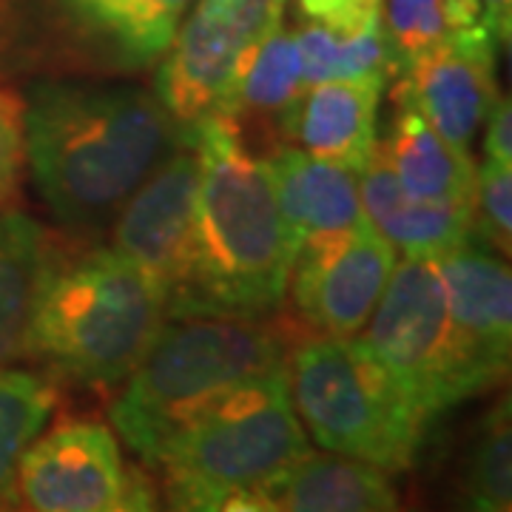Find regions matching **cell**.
<instances>
[{
  "mask_svg": "<svg viewBox=\"0 0 512 512\" xmlns=\"http://www.w3.org/2000/svg\"><path fill=\"white\" fill-rule=\"evenodd\" d=\"M495 40H461L413 57L399 69L396 100L419 111L450 146L470 151L495 106Z\"/></svg>",
  "mask_w": 512,
  "mask_h": 512,
  "instance_id": "7c38bea8",
  "label": "cell"
},
{
  "mask_svg": "<svg viewBox=\"0 0 512 512\" xmlns=\"http://www.w3.org/2000/svg\"><path fill=\"white\" fill-rule=\"evenodd\" d=\"M72 37L106 66L134 72L154 66L197 0H55Z\"/></svg>",
  "mask_w": 512,
  "mask_h": 512,
  "instance_id": "2e32d148",
  "label": "cell"
},
{
  "mask_svg": "<svg viewBox=\"0 0 512 512\" xmlns=\"http://www.w3.org/2000/svg\"><path fill=\"white\" fill-rule=\"evenodd\" d=\"M288 0H197L165 49L157 97L188 131L217 114L256 43L282 23Z\"/></svg>",
  "mask_w": 512,
  "mask_h": 512,
  "instance_id": "ba28073f",
  "label": "cell"
},
{
  "mask_svg": "<svg viewBox=\"0 0 512 512\" xmlns=\"http://www.w3.org/2000/svg\"><path fill=\"white\" fill-rule=\"evenodd\" d=\"M288 390L305 433L322 450L402 473L430 419L353 336H319L288 350Z\"/></svg>",
  "mask_w": 512,
  "mask_h": 512,
  "instance_id": "8992f818",
  "label": "cell"
},
{
  "mask_svg": "<svg viewBox=\"0 0 512 512\" xmlns=\"http://www.w3.org/2000/svg\"><path fill=\"white\" fill-rule=\"evenodd\" d=\"M396 265V251L370 225L348 237L302 245L288 293L299 319L319 336H359Z\"/></svg>",
  "mask_w": 512,
  "mask_h": 512,
  "instance_id": "8fae6325",
  "label": "cell"
},
{
  "mask_svg": "<svg viewBox=\"0 0 512 512\" xmlns=\"http://www.w3.org/2000/svg\"><path fill=\"white\" fill-rule=\"evenodd\" d=\"M447 308L464 345L495 382H504L512 350V276L507 262L464 242L436 256Z\"/></svg>",
  "mask_w": 512,
  "mask_h": 512,
  "instance_id": "5bb4252c",
  "label": "cell"
},
{
  "mask_svg": "<svg viewBox=\"0 0 512 512\" xmlns=\"http://www.w3.org/2000/svg\"><path fill=\"white\" fill-rule=\"evenodd\" d=\"M6 495L37 512L151 510V493L131 476L120 447L97 421H66L32 441Z\"/></svg>",
  "mask_w": 512,
  "mask_h": 512,
  "instance_id": "9c48e42d",
  "label": "cell"
},
{
  "mask_svg": "<svg viewBox=\"0 0 512 512\" xmlns=\"http://www.w3.org/2000/svg\"><path fill=\"white\" fill-rule=\"evenodd\" d=\"M382 35L390 72L447 43L487 37L501 46L478 0H382Z\"/></svg>",
  "mask_w": 512,
  "mask_h": 512,
  "instance_id": "7402d4cb",
  "label": "cell"
},
{
  "mask_svg": "<svg viewBox=\"0 0 512 512\" xmlns=\"http://www.w3.org/2000/svg\"><path fill=\"white\" fill-rule=\"evenodd\" d=\"M302 15L342 35L382 26V0H299Z\"/></svg>",
  "mask_w": 512,
  "mask_h": 512,
  "instance_id": "83f0119b",
  "label": "cell"
},
{
  "mask_svg": "<svg viewBox=\"0 0 512 512\" xmlns=\"http://www.w3.org/2000/svg\"><path fill=\"white\" fill-rule=\"evenodd\" d=\"M387 77L328 80L308 86L293 111L288 140L319 160L362 171L376 140V117Z\"/></svg>",
  "mask_w": 512,
  "mask_h": 512,
  "instance_id": "e0dca14e",
  "label": "cell"
},
{
  "mask_svg": "<svg viewBox=\"0 0 512 512\" xmlns=\"http://www.w3.org/2000/svg\"><path fill=\"white\" fill-rule=\"evenodd\" d=\"M23 123L26 163L43 200L77 228L114 220L185 137L157 94L74 80L40 83Z\"/></svg>",
  "mask_w": 512,
  "mask_h": 512,
  "instance_id": "6da1fadb",
  "label": "cell"
},
{
  "mask_svg": "<svg viewBox=\"0 0 512 512\" xmlns=\"http://www.w3.org/2000/svg\"><path fill=\"white\" fill-rule=\"evenodd\" d=\"M467 504L481 512L512 507V424L510 396H504L478 424L476 444L464 476Z\"/></svg>",
  "mask_w": 512,
  "mask_h": 512,
  "instance_id": "d4e9b609",
  "label": "cell"
},
{
  "mask_svg": "<svg viewBox=\"0 0 512 512\" xmlns=\"http://www.w3.org/2000/svg\"><path fill=\"white\" fill-rule=\"evenodd\" d=\"M55 404L57 393L49 379L0 367V498L9 490L23 450L46 427Z\"/></svg>",
  "mask_w": 512,
  "mask_h": 512,
  "instance_id": "cb8c5ba5",
  "label": "cell"
},
{
  "mask_svg": "<svg viewBox=\"0 0 512 512\" xmlns=\"http://www.w3.org/2000/svg\"><path fill=\"white\" fill-rule=\"evenodd\" d=\"M473 234L507 256L512 248V163L484 157L476 168Z\"/></svg>",
  "mask_w": 512,
  "mask_h": 512,
  "instance_id": "484cf974",
  "label": "cell"
},
{
  "mask_svg": "<svg viewBox=\"0 0 512 512\" xmlns=\"http://www.w3.org/2000/svg\"><path fill=\"white\" fill-rule=\"evenodd\" d=\"M52 256L55 248L43 225L15 208L0 211V367L23 356Z\"/></svg>",
  "mask_w": 512,
  "mask_h": 512,
  "instance_id": "44dd1931",
  "label": "cell"
},
{
  "mask_svg": "<svg viewBox=\"0 0 512 512\" xmlns=\"http://www.w3.org/2000/svg\"><path fill=\"white\" fill-rule=\"evenodd\" d=\"M490 126L484 134V157L512 163V106L510 97H498L487 114Z\"/></svg>",
  "mask_w": 512,
  "mask_h": 512,
  "instance_id": "f1b7e54d",
  "label": "cell"
},
{
  "mask_svg": "<svg viewBox=\"0 0 512 512\" xmlns=\"http://www.w3.org/2000/svg\"><path fill=\"white\" fill-rule=\"evenodd\" d=\"M188 137L200 160L194 248L168 313L268 316L288 296L296 254L268 163L225 114H208Z\"/></svg>",
  "mask_w": 512,
  "mask_h": 512,
  "instance_id": "7a4b0ae2",
  "label": "cell"
},
{
  "mask_svg": "<svg viewBox=\"0 0 512 512\" xmlns=\"http://www.w3.org/2000/svg\"><path fill=\"white\" fill-rule=\"evenodd\" d=\"M311 453L282 367L185 421L151 464L177 510L248 512L256 490Z\"/></svg>",
  "mask_w": 512,
  "mask_h": 512,
  "instance_id": "5b68a950",
  "label": "cell"
},
{
  "mask_svg": "<svg viewBox=\"0 0 512 512\" xmlns=\"http://www.w3.org/2000/svg\"><path fill=\"white\" fill-rule=\"evenodd\" d=\"M305 83H328V80H356V77H387L390 60L384 46L382 26L365 29L356 35H342L319 23H302L293 29Z\"/></svg>",
  "mask_w": 512,
  "mask_h": 512,
  "instance_id": "603a6c76",
  "label": "cell"
},
{
  "mask_svg": "<svg viewBox=\"0 0 512 512\" xmlns=\"http://www.w3.org/2000/svg\"><path fill=\"white\" fill-rule=\"evenodd\" d=\"M305 89L308 83L293 29L279 23L256 43L217 114H225L242 137L251 128H265L271 134L276 131L279 140H288V126Z\"/></svg>",
  "mask_w": 512,
  "mask_h": 512,
  "instance_id": "d6986e66",
  "label": "cell"
},
{
  "mask_svg": "<svg viewBox=\"0 0 512 512\" xmlns=\"http://www.w3.org/2000/svg\"><path fill=\"white\" fill-rule=\"evenodd\" d=\"M379 151L407 194L473 208L476 163L470 151L450 146L413 106L399 100V111Z\"/></svg>",
  "mask_w": 512,
  "mask_h": 512,
  "instance_id": "ffe728a7",
  "label": "cell"
},
{
  "mask_svg": "<svg viewBox=\"0 0 512 512\" xmlns=\"http://www.w3.org/2000/svg\"><path fill=\"white\" fill-rule=\"evenodd\" d=\"M265 163L296 251L302 245L348 237L370 225L356 171L319 160L296 146H276Z\"/></svg>",
  "mask_w": 512,
  "mask_h": 512,
  "instance_id": "4fadbf2b",
  "label": "cell"
},
{
  "mask_svg": "<svg viewBox=\"0 0 512 512\" xmlns=\"http://www.w3.org/2000/svg\"><path fill=\"white\" fill-rule=\"evenodd\" d=\"M362 330L359 342L427 419L498 384L458 333L436 256L396 259Z\"/></svg>",
  "mask_w": 512,
  "mask_h": 512,
  "instance_id": "52a82bcc",
  "label": "cell"
},
{
  "mask_svg": "<svg viewBox=\"0 0 512 512\" xmlns=\"http://www.w3.org/2000/svg\"><path fill=\"white\" fill-rule=\"evenodd\" d=\"M285 362L288 339L265 316L168 313L111 404V424L151 464L185 421Z\"/></svg>",
  "mask_w": 512,
  "mask_h": 512,
  "instance_id": "3957f363",
  "label": "cell"
},
{
  "mask_svg": "<svg viewBox=\"0 0 512 512\" xmlns=\"http://www.w3.org/2000/svg\"><path fill=\"white\" fill-rule=\"evenodd\" d=\"M359 197L370 228L396 254L441 256L464 242H476L470 205L407 194L379 146L359 171Z\"/></svg>",
  "mask_w": 512,
  "mask_h": 512,
  "instance_id": "9a60e30c",
  "label": "cell"
},
{
  "mask_svg": "<svg viewBox=\"0 0 512 512\" xmlns=\"http://www.w3.org/2000/svg\"><path fill=\"white\" fill-rule=\"evenodd\" d=\"M168 316V293L123 254L52 256L23 356L83 387L126 379Z\"/></svg>",
  "mask_w": 512,
  "mask_h": 512,
  "instance_id": "277c9868",
  "label": "cell"
},
{
  "mask_svg": "<svg viewBox=\"0 0 512 512\" xmlns=\"http://www.w3.org/2000/svg\"><path fill=\"white\" fill-rule=\"evenodd\" d=\"M399 495L382 467L350 456H305L256 490L248 512H382Z\"/></svg>",
  "mask_w": 512,
  "mask_h": 512,
  "instance_id": "ac0fdd59",
  "label": "cell"
},
{
  "mask_svg": "<svg viewBox=\"0 0 512 512\" xmlns=\"http://www.w3.org/2000/svg\"><path fill=\"white\" fill-rule=\"evenodd\" d=\"M26 103L9 89H0V211L15 208L20 200L23 165H26Z\"/></svg>",
  "mask_w": 512,
  "mask_h": 512,
  "instance_id": "4316f807",
  "label": "cell"
},
{
  "mask_svg": "<svg viewBox=\"0 0 512 512\" xmlns=\"http://www.w3.org/2000/svg\"><path fill=\"white\" fill-rule=\"evenodd\" d=\"M200 160L191 137L148 174L143 185L114 214L111 251L154 276L168 293V308L183 291L197 217Z\"/></svg>",
  "mask_w": 512,
  "mask_h": 512,
  "instance_id": "30bf717a",
  "label": "cell"
},
{
  "mask_svg": "<svg viewBox=\"0 0 512 512\" xmlns=\"http://www.w3.org/2000/svg\"><path fill=\"white\" fill-rule=\"evenodd\" d=\"M487 12V20L493 26L495 37L501 43L510 40V26H512V0H478Z\"/></svg>",
  "mask_w": 512,
  "mask_h": 512,
  "instance_id": "f546056e",
  "label": "cell"
}]
</instances>
